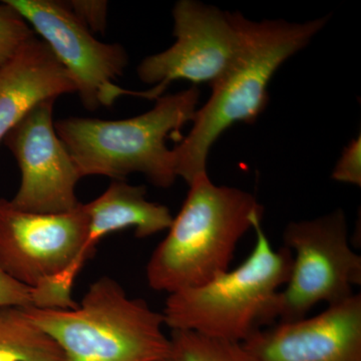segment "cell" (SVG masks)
Returning <instances> with one entry per match:
<instances>
[{
  "label": "cell",
  "instance_id": "obj_6",
  "mask_svg": "<svg viewBox=\"0 0 361 361\" xmlns=\"http://www.w3.org/2000/svg\"><path fill=\"white\" fill-rule=\"evenodd\" d=\"M89 220L84 205L61 214L30 213L0 199V268L42 292L49 308L78 305L71 287L82 268L80 256Z\"/></svg>",
  "mask_w": 361,
  "mask_h": 361
},
{
  "label": "cell",
  "instance_id": "obj_16",
  "mask_svg": "<svg viewBox=\"0 0 361 361\" xmlns=\"http://www.w3.org/2000/svg\"><path fill=\"white\" fill-rule=\"evenodd\" d=\"M37 37L32 26L11 4H0V68L13 59L30 40Z\"/></svg>",
  "mask_w": 361,
  "mask_h": 361
},
{
  "label": "cell",
  "instance_id": "obj_4",
  "mask_svg": "<svg viewBox=\"0 0 361 361\" xmlns=\"http://www.w3.org/2000/svg\"><path fill=\"white\" fill-rule=\"evenodd\" d=\"M253 229L255 246L238 267L169 294L161 312L166 326L242 344L276 323L275 302L290 276L293 254L285 246L273 249L262 220Z\"/></svg>",
  "mask_w": 361,
  "mask_h": 361
},
{
  "label": "cell",
  "instance_id": "obj_9",
  "mask_svg": "<svg viewBox=\"0 0 361 361\" xmlns=\"http://www.w3.org/2000/svg\"><path fill=\"white\" fill-rule=\"evenodd\" d=\"M242 16L194 0H180L173 9L175 44L145 59L137 66V77L164 92L179 80L212 85L238 54Z\"/></svg>",
  "mask_w": 361,
  "mask_h": 361
},
{
  "label": "cell",
  "instance_id": "obj_2",
  "mask_svg": "<svg viewBox=\"0 0 361 361\" xmlns=\"http://www.w3.org/2000/svg\"><path fill=\"white\" fill-rule=\"evenodd\" d=\"M262 216L263 207L254 195L218 186L207 173L199 176L189 185L167 236L149 258V286L174 293L230 269L240 240Z\"/></svg>",
  "mask_w": 361,
  "mask_h": 361
},
{
  "label": "cell",
  "instance_id": "obj_15",
  "mask_svg": "<svg viewBox=\"0 0 361 361\" xmlns=\"http://www.w3.org/2000/svg\"><path fill=\"white\" fill-rule=\"evenodd\" d=\"M165 361H249L241 344L211 338L184 330H172Z\"/></svg>",
  "mask_w": 361,
  "mask_h": 361
},
{
  "label": "cell",
  "instance_id": "obj_19",
  "mask_svg": "<svg viewBox=\"0 0 361 361\" xmlns=\"http://www.w3.org/2000/svg\"><path fill=\"white\" fill-rule=\"evenodd\" d=\"M332 179L345 184L361 186V137L353 140L342 151Z\"/></svg>",
  "mask_w": 361,
  "mask_h": 361
},
{
  "label": "cell",
  "instance_id": "obj_12",
  "mask_svg": "<svg viewBox=\"0 0 361 361\" xmlns=\"http://www.w3.org/2000/svg\"><path fill=\"white\" fill-rule=\"evenodd\" d=\"M77 94L70 73L44 40H30L0 68V142L42 102Z\"/></svg>",
  "mask_w": 361,
  "mask_h": 361
},
{
  "label": "cell",
  "instance_id": "obj_8",
  "mask_svg": "<svg viewBox=\"0 0 361 361\" xmlns=\"http://www.w3.org/2000/svg\"><path fill=\"white\" fill-rule=\"evenodd\" d=\"M42 37L70 73L77 94L87 111L110 106L118 97L149 99L148 90L133 92L114 85L129 63L123 45L99 42L66 1L6 0Z\"/></svg>",
  "mask_w": 361,
  "mask_h": 361
},
{
  "label": "cell",
  "instance_id": "obj_18",
  "mask_svg": "<svg viewBox=\"0 0 361 361\" xmlns=\"http://www.w3.org/2000/svg\"><path fill=\"white\" fill-rule=\"evenodd\" d=\"M73 13L90 32H104L108 23L109 4L104 0H71L66 1Z\"/></svg>",
  "mask_w": 361,
  "mask_h": 361
},
{
  "label": "cell",
  "instance_id": "obj_11",
  "mask_svg": "<svg viewBox=\"0 0 361 361\" xmlns=\"http://www.w3.org/2000/svg\"><path fill=\"white\" fill-rule=\"evenodd\" d=\"M241 345L249 361H361V295L314 317L274 323Z\"/></svg>",
  "mask_w": 361,
  "mask_h": 361
},
{
  "label": "cell",
  "instance_id": "obj_7",
  "mask_svg": "<svg viewBox=\"0 0 361 361\" xmlns=\"http://www.w3.org/2000/svg\"><path fill=\"white\" fill-rule=\"evenodd\" d=\"M285 247L293 254L290 276L277 294V322L303 319L319 303L336 305L361 284V257L350 245L342 209L285 227Z\"/></svg>",
  "mask_w": 361,
  "mask_h": 361
},
{
  "label": "cell",
  "instance_id": "obj_13",
  "mask_svg": "<svg viewBox=\"0 0 361 361\" xmlns=\"http://www.w3.org/2000/svg\"><path fill=\"white\" fill-rule=\"evenodd\" d=\"M146 188L114 180L101 196L82 204L89 220L87 240L80 261L94 254L97 243L111 233L134 228L137 238L142 239L166 231L172 224L168 207L146 198Z\"/></svg>",
  "mask_w": 361,
  "mask_h": 361
},
{
  "label": "cell",
  "instance_id": "obj_1",
  "mask_svg": "<svg viewBox=\"0 0 361 361\" xmlns=\"http://www.w3.org/2000/svg\"><path fill=\"white\" fill-rule=\"evenodd\" d=\"M329 16L304 23L251 21L242 16V44L212 94L197 109L192 129L173 149L177 177L188 185L207 173L209 152L226 130L253 123L267 106L268 85L278 68L301 51L324 27Z\"/></svg>",
  "mask_w": 361,
  "mask_h": 361
},
{
  "label": "cell",
  "instance_id": "obj_10",
  "mask_svg": "<svg viewBox=\"0 0 361 361\" xmlns=\"http://www.w3.org/2000/svg\"><path fill=\"white\" fill-rule=\"evenodd\" d=\"M54 102L35 106L4 140L21 172L20 186L11 202L25 212L66 213L80 204L75 191L82 177L56 134Z\"/></svg>",
  "mask_w": 361,
  "mask_h": 361
},
{
  "label": "cell",
  "instance_id": "obj_3",
  "mask_svg": "<svg viewBox=\"0 0 361 361\" xmlns=\"http://www.w3.org/2000/svg\"><path fill=\"white\" fill-rule=\"evenodd\" d=\"M200 90L190 87L156 99L152 110L120 121L61 118L54 123L80 177L104 176L123 180L140 173L157 187L169 188L177 175L169 137L178 135L193 121Z\"/></svg>",
  "mask_w": 361,
  "mask_h": 361
},
{
  "label": "cell",
  "instance_id": "obj_5",
  "mask_svg": "<svg viewBox=\"0 0 361 361\" xmlns=\"http://www.w3.org/2000/svg\"><path fill=\"white\" fill-rule=\"evenodd\" d=\"M63 351L65 361H165L170 338L161 313L130 298L113 278L94 282L68 310L25 308Z\"/></svg>",
  "mask_w": 361,
  "mask_h": 361
},
{
  "label": "cell",
  "instance_id": "obj_14",
  "mask_svg": "<svg viewBox=\"0 0 361 361\" xmlns=\"http://www.w3.org/2000/svg\"><path fill=\"white\" fill-rule=\"evenodd\" d=\"M0 361H65V356L25 308L0 307Z\"/></svg>",
  "mask_w": 361,
  "mask_h": 361
},
{
  "label": "cell",
  "instance_id": "obj_17",
  "mask_svg": "<svg viewBox=\"0 0 361 361\" xmlns=\"http://www.w3.org/2000/svg\"><path fill=\"white\" fill-rule=\"evenodd\" d=\"M0 307L44 308V299L37 289L16 281L0 268Z\"/></svg>",
  "mask_w": 361,
  "mask_h": 361
}]
</instances>
